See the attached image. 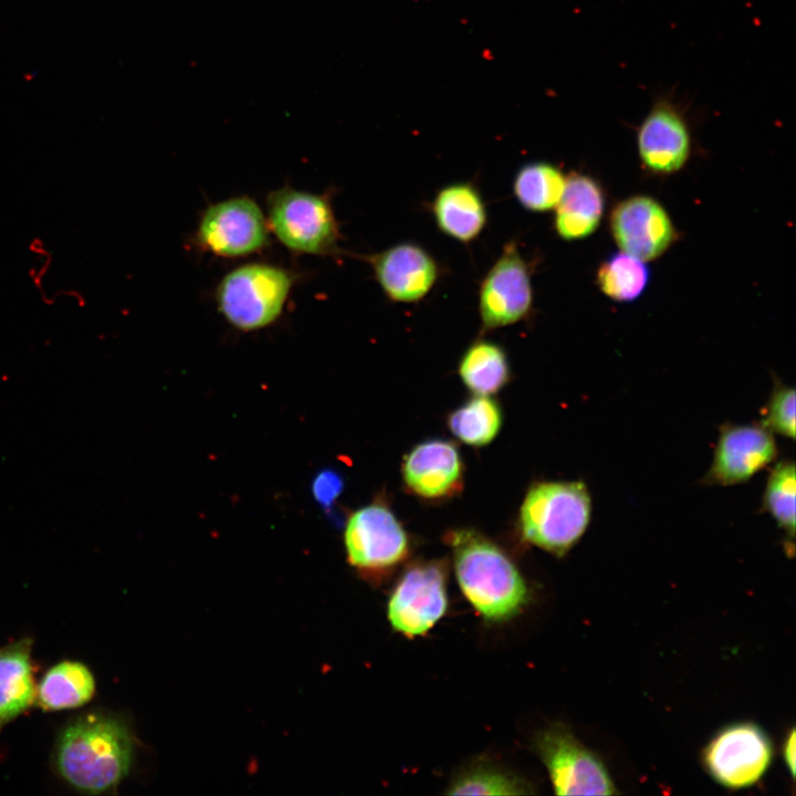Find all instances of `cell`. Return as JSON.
<instances>
[{
  "instance_id": "6da1fadb",
  "label": "cell",
  "mask_w": 796,
  "mask_h": 796,
  "mask_svg": "<svg viewBox=\"0 0 796 796\" xmlns=\"http://www.w3.org/2000/svg\"><path fill=\"white\" fill-rule=\"evenodd\" d=\"M134 740L125 722L115 715L91 711L70 720L60 731L52 762L55 773L82 794L114 790L128 775Z\"/></svg>"
},
{
  "instance_id": "7a4b0ae2",
  "label": "cell",
  "mask_w": 796,
  "mask_h": 796,
  "mask_svg": "<svg viewBox=\"0 0 796 796\" xmlns=\"http://www.w3.org/2000/svg\"><path fill=\"white\" fill-rule=\"evenodd\" d=\"M451 551L457 583L488 622L517 616L530 601V588L511 556L473 527H453L442 537Z\"/></svg>"
},
{
  "instance_id": "3957f363",
  "label": "cell",
  "mask_w": 796,
  "mask_h": 796,
  "mask_svg": "<svg viewBox=\"0 0 796 796\" xmlns=\"http://www.w3.org/2000/svg\"><path fill=\"white\" fill-rule=\"evenodd\" d=\"M591 498L583 481H535L522 500L516 527L521 541L557 557L566 555L585 534Z\"/></svg>"
},
{
  "instance_id": "277c9868",
  "label": "cell",
  "mask_w": 796,
  "mask_h": 796,
  "mask_svg": "<svg viewBox=\"0 0 796 796\" xmlns=\"http://www.w3.org/2000/svg\"><path fill=\"white\" fill-rule=\"evenodd\" d=\"M343 540L348 564L373 583L391 575L412 549L409 533L383 495L347 515Z\"/></svg>"
},
{
  "instance_id": "5b68a950",
  "label": "cell",
  "mask_w": 796,
  "mask_h": 796,
  "mask_svg": "<svg viewBox=\"0 0 796 796\" xmlns=\"http://www.w3.org/2000/svg\"><path fill=\"white\" fill-rule=\"evenodd\" d=\"M293 284V273L282 266L247 263L221 279L214 297L219 312L232 327L253 332L280 318Z\"/></svg>"
},
{
  "instance_id": "8992f818",
  "label": "cell",
  "mask_w": 796,
  "mask_h": 796,
  "mask_svg": "<svg viewBox=\"0 0 796 796\" xmlns=\"http://www.w3.org/2000/svg\"><path fill=\"white\" fill-rule=\"evenodd\" d=\"M270 231L290 251L300 254L333 255L339 248L341 231L328 196L282 187L266 198Z\"/></svg>"
},
{
  "instance_id": "52a82bcc",
  "label": "cell",
  "mask_w": 796,
  "mask_h": 796,
  "mask_svg": "<svg viewBox=\"0 0 796 796\" xmlns=\"http://www.w3.org/2000/svg\"><path fill=\"white\" fill-rule=\"evenodd\" d=\"M444 559H417L394 585L387 617L391 628L409 638L426 635L448 609V567Z\"/></svg>"
},
{
  "instance_id": "ba28073f",
  "label": "cell",
  "mask_w": 796,
  "mask_h": 796,
  "mask_svg": "<svg viewBox=\"0 0 796 796\" xmlns=\"http://www.w3.org/2000/svg\"><path fill=\"white\" fill-rule=\"evenodd\" d=\"M534 751L545 765L557 795H614L616 786L601 760L562 723L541 730Z\"/></svg>"
},
{
  "instance_id": "9c48e42d",
  "label": "cell",
  "mask_w": 796,
  "mask_h": 796,
  "mask_svg": "<svg viewBox=\"0 0 796 796\" xmlns=\"http://www.w3.org/2000/svg\"><path fill=\"white\" fill-rule=\"evenodd\" d=\"M534 293L530 263L515 240L506 242L483 276L478 292L481 332L488 333L526 320Z\"/></svg>"
},
{
  "instance_id": "30bf717a",
  "label": "cell",
  "mask_w": 796,
  "mask_h": 796,
  "mask_svg": "<svg viewBox=\"0 0 796 796\" xmlns=\"http://www.w3.org/2000/svg\"><path fill=\"white\" fill-rule=\"evenodd\" d=\"M197 245L221 258H242L270 244V229L260 206L250 197H232L210 205L195 233Z\"/></svg>"
},
{
  "instance_id": "8fae6325",
  "label": "cell",
  "mask_w": 796,
  "mask_h": 796,
  "mask_svg": "<svg viewBox=\"0 0 796 796\" xmlns=\"http://www.w3.org/2000/svg\"><path fill=\"white\" fill-rule=\"evenodd\" d=\"M773 757L768 735L754 723H735L721 730L706 745L702 760L710 776L729 788L755 784Z\"/></svg>"
},
{
  "instance_id": "7c38bea8",
  "label": "cell",
  "mask_w": 796,
  "mask_h": 796,
  "mask_svg": "<svg viewBox=\"0 0 796 796\" xmlns=\"http://www.w3.org/2000/svg\"><path fill=\"white\" fill-rule=\"evenodd\" d=\"M464 472L458 446L443 438L416 443L406 452L400 465L406 492L427 503L446 502L461 494Z\"/></svg>"
},
{
  "instance_id": "4fadbf2b",
  "label": "cell",
  "mask_w": 796,
  "mask_h": 796,
  "mask_svg": "<svg viewBox=\"0 0 796 796\" xmlns=\"http://www.w3.org/2000/svg\"><path fill=\"white\" fill-rule=\"evenodd\" d=\"M777 457V444L760 425L724 423L720 428L711 465L701 483L729 486L744 483Z\"/></svg>"
},
{
  "instance_id": "5bb4252c",
  "label": "cell",
  "mask_w": 796,
  "mask_h": 796,
  "mask_svg": "<svg viewBox=\"0 0 796 796\" xmlns=\"http://www.w3.org/2000/svg\"><path fill=\"white\" fill-rule=\"evenodd\" d=\"M364 259L385 296L394 303L420 302L440 276V265L434 256L411 241L399 242Z\"/></svg>"
},
{
  "instance_id": "9a60e30c",
  "label": "cell",
  "mask_w": 796,
  "mask_h": 796,
  "mask_svg": "<svg viewBox=\"0 0 796 796\" xmlns=\"http://www.w3.org/2000/svg\"><path fill=\"white\" fill-rule=\"evenodd\" d=\"M610 227L621 251L642 261L660 256L675 237L664 208L647 196L619 202L612 210Z\"/></svg>"
},
{
  "instance_id": "2e32d148",
  "label": "cell",
  "mask_w": 796,
  "mask_h": 796,
  "mask_svg": "<svg viewBox=\"0 0 796 796\" xmlns=\"http://www.w3.org/2000/svg\"><path fill=\"white\" fill-rule=\"evenodd\" d=\"M637 145L643 165L659 174L679 170L691 151V136L681 111L667 100H660L641 122Z\"/></svg>"
},
{
  "instance_id": "e0dca14e",
  "label": "cell",
  "mask_w": 796,
  "mask_h": 796,
  "mask_svg": "<svg viewBox=\"0 0 796 796\" xmlns=\"http://www.w3.org/2000/svg\"><path fill=\"white\" fill-rule=\"evenodd\" d=\"M438 230L463 244L475 241L488 223V209L479 188L471 181L441 187L430 202Z\"/></svg>"
},
{
  "instance_id": "ac0fdd59",
  "label": "cell",
  "mask_w": 796,
  "mask_h": 796,
  "mask_svg": "<svg viewBox=\"0 0 796 796\" xmlns=\"http://www.w3.org/2000/svg\"><path fill=\"white\" fill-rule=\"evenodd\" d=\"M604 203L603 191L594 179L572 174L555 207L554 227L558 237L572 241L590 235L600 222Z\"/></svg>"
},
{
  "instance_id": "d6986e66",
  "label": "cell",
  "mask_w": 796,
  "mask_h": 796,
  "mask_svg": "<svg viewBox=\"0 0 796 796\" xmlns=\"http://www.w3.org/2000/svg\"><path fill=\"white\" fill-rule=\"evenodd\" d=\"M31 648L30 638L0 648V729L35 701Z\"/></svg>"
},
{
  "instance_id": "ffe728a7",
  "label": "cell",
  "mask_w": 796,
  "mask_h": 796,
  "mask_svg": "<svg viewBox=\"0 0 796 796\" xmlns=\"http://www.w3.org/2000/svg\"><path fill=\"white\" fill-rule=\"evenodd\" d=\"M458 374L473 395L493 396L511 380L507 353L500 344L479 337L462 353Z\"/></svg>"
},
{
  "instance_id": "44dd1931",
  "label": "cell",
  "mask_w": 796,
  "mask_h": 796,
  "mask_svg": "<svg viewBox=\"0 0 796 796\" xmlns=\"http://www.w3.org/2000/svg\"><path fill=\"white\" fill-rule=\"evenodd\" d=\"M95 693V679L80 661L64 660L51 667L36 685V704L46 711L82 706Z\"/></svg>"
},
{
  "instance_id": "7402d4cb",
  "label": "cell",
  "mask_w": 796,
  "mask_h": 796,
  "mask_svg": "<svg viewBox=\"0 0 796 796\" xmlns=\"http://www.w3.org/2000/svg\"><path fill=\"white\" fill-rule=\"evenodd\" d=\"M446 423L457 440L473 448H482L500 433L503 410L492 396L473 395L447 415Z\"/></svg>"
},
{
  "instance_id": "603a6c76",
  "label": "cell",
  "mask_w": 796,
  "mask_h": 796,
  "mask_svg": "<svg viewBox=\"0 0 796 796\" xmlns=\"http://www.w3.org/2000/svg\"><path fill=\"white\" fill-rule=\"evenodd\" d=\"M566 178L563 171L547 161H531L516 171L513 195L527 211L546 212L554 209L564 191Z\"/></svg>"
},
{
  "instance_id": "cb8c5ba5",
  "label": "cell",
  "mask_w": 796,
  "mask_h": 796,
  "mask_svg": "<svg viewBox=\"0 0 796 796\" xmlns=\"http://www.w3.org/2000/svg\"><path fill=\"white\" fill-rule=\"evenodd\" d=\"M532 785L490 761H476L459 771L450 781L448 795H530Z\"/></svg>"
},
{
  "instance_id": "d4e9b609",
  "label": "cell",
  "mask_w": 796,
  "mask_h": 796,
  "mask_svg": "<svg viewBox=\"0 0 796 796\" xmlns=\"http://www.w3.org/2000/svg\"><path fill=\"white\" fill-rule=\"evenodd\" d=\"M643 262L625 252L610 255L597 273L601 292L618 302H629L639 297L650 276L649 269Z\"/></svg>"
},
{
  "instance_id": "484cf974",
  "label": "cell",
  "mask_w": 796,
  "mask_h": 796,
  "mask_svg": "<svg viewBox=\"0 0 796 796\" xmlns=\"http://www.w3.org/2000/svg\"><path fill=\"white\" fill-rule=\"evenodd\" d=\"M795 463L782 460L769 471L766 480L762 507L792 541L795 535Z\"/></svg>"
},
{
  "instance_id": "4316f807",
  "label": "cell",
  "mask_w": 796,
  "mask_h": 796,
  "mask_svg": "<svg viewBox=\"0 0 796 796\" xmlns=\"http://www.w3.org/2000/svg\"><path fill=\"white\" fill-rule=\"evenodd\" d=\"M761 425L772 433L795 438V389L775 381L766 405L761 410Z\"/></svg>"
},
{
  "instance_id": "83f0119b",
  "label": "cell",
  "mask_w": 796,
  "mask_h": 796,
  "mask_svg": "<svg viewBox=\"0 0 796 796\" xmlns=\"http://www.w3.org/2000/svg\"><path fill=\"white\" fill-rule=\"evenodd\" d=\"M343 486L342 476L337 472L326 470L317 476L314 493L324 505H331L341 494Z\"/></svg>"
},
{
  "instance_id": "f1b7e54d",
  "label": "cell",
  "mask_w": 796,
  "mask_h": 796,
  "mask_svg": "<svg viewBox=\"0 0 796 796\" xmlns=\"http://www.w3.org/2000/svg\"><path fill=\"white\" fill-rule=\"evenodd\" d=\"M795 731L794 729H792L790 733L785 740L783 754L784 761L786 762V765L790 771L793 777L795 775Z\"/></svg>"
}]
</instances>
